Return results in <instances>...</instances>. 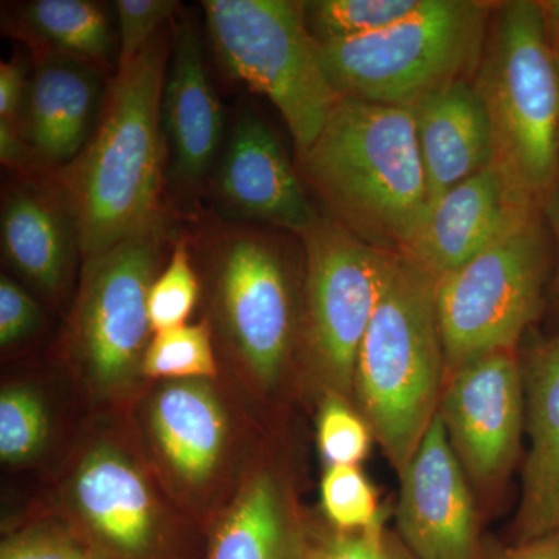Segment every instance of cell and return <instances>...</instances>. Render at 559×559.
<instances>
[{"mask_svg":"<svg viewBox=\"0 0 559 559\" xmlns=\"http://www.w3.org/2000/svg\"><path fill=\"white\" fill-rule=\"evenodd\" d=\"M297 167L329 218L395 255L429 209L412 108L341 97Z\"/></svg>","mask_w":559,"mask_h":559,"instance_id":"cell-1","label":"cell"},{"mask_svg":"<svg viewBox=\"0 0 559 559\" xmlns=\"http://www.w3.org/2000/svg\"><path fill=\"white\" fill-rule=\"evenodd\" d=\"M165 35L117 69L94 138L70 164L61 197L75 221L84 259L159 226Z\"/></svg>","mask_w":559,"mask_h":559,"instance_id":"cell-2","label":"cell"},{"mask_svg":"<svg viewBox=\"0 0 559 559\" xmlns=\"http://www.w3.org/2000/svg\"><path fill=\"white\" fill-rule=\"evenodd\" d=\"M473 86L487 109L491 165L544 210L559 189V80L539 2L496 3Z\"/></svg>","mask_w":559,"mask_h":559,"instance_id":"cell-3","label":"cell"},{"mask_svg":"<svg viewBox=\"0 0 559 559\" xmlns=\"http://www.w3.org/2000/svg\"><path fill=\"white\" fill-rule=\"evenodd\" d=\"M436 288V278L401 259L356 360L360 406L399 474L425 439L443 393Z\"/></svg>","mask_w":559,"mask_h":559,"instance_id":"cell-4","label":"cell"},{"mask_svg":"<svg viewBox=\"0 0 559 559\" xmlns=\"http://www.w3.org/2000/svg\"><path fill=\"white\" fill-rule=\"evenodd\" d=\"M496 3L425 0L399 24L362 38L320 44L341 97L412 108L432 92L473 81Z\"/></svg>","mask_w":559,"mask_h":559,"instance_id":"cell-5","label":"cell"},{"mask_svg":"<svg viewBox=\"0 0 559 559\" xmlns=\"http://www.w3.org/2000/svg\"><path fill=\"white\" fill-rule=\"evenodd\" d=\"M550 240L544 210H532L479 255L437 280L447 371L495 353L514 352L543 308Z\"/></svg>","mask_w":559,"mask_h":559,"instance_id":"cell-6","label":"cell"},{"mask_svg":"<svg viewBox=\"0 0 559 559\" xmlns=\"http://www.w3.org/2000/svg\"><path fill=\"white\" fill-rule=\"evenodd\" d=\"M210 39L230 75L270 98L297 153L319 138L341 95L320 60V44L293 0H205Z\"/></svg>","mask_w":559,"mask_h":559,"instance_id":"cell-7","label":"cell"},{"mask_svg":"<svg viewBox=\"0 0 559 559\" xmlns=\"http://www.w3.org/2000/svg\"><path fill=\"white\" fill-rule=\"evenodd\" d=\"M300 240L312 359L337 392L349 393L360 344L401 257L367 245L323 216Z\"/></svg>","mask_w":559,"mask_h":559,"instance_id":"cell-8","label":"cell"},{"mask_svg":"<svg viewBox=\"0 0 559 559\" xmlns=\"http://www.w3.org/2000/svg\"><path fill=\"white\" fill-rule=\"evenodd\" d=\"M224 329L259 380H277L294 333L293 286L278 241L227 229L209 241Z\"/></svg>","mask_w":559,"mask_h":559,"instance_id":"cell-9","label":"cell"},{"mask_svg":"<svg viewBox=\"0 0 559 559\" xmlns=\"http://www.w3.org/2000/svg\"><path fill=\"white\" fill-rule=\"evenodd\" d=\"M160 242L162 224L86 260L76 340L103 385L124 380L143 352Z\"/></svg>","mask_w":559,"mask_h":559,"instance_id":"cell-10","label":"cell"},{"mask_svg":"<svg viewBox=\"0 0 559 559\" xmlns=\"http://www.w3.org/2000/svg\"><path fill=\"white\" fill-rule=\"evenodd\" d=\"M437 414L471 479L484 485L499 480L516 460L525 426L524 369L514 352L451 371Z\"/></svg>","mask_w":559,"mask_h":559,"instance_id":"cell-11","label":"cell"},{"mask_svg":"<svg viewBox=\"0 0 559 559\" xmlns=\"http://www.w3.org/2000/svg\"><path fill=\"white\" fill-rule=\"evenodd\" d=\"M465 471L439 414L401 477L396 522L415 559H477L479 536Z\"/></svg>","mask_w":559,"mask_h":559,"instance_id":"cell-12","label":"cell"},{"mask_svg":"<svg viewBox=\"0 0 559 559\" xmlns=\"http://www.w3.org/2000/svg\"><path fill=\"white\" fill-rule=\"evenodd\" d=\"M532 210L540 209L518 200L489 165L429 205L401 259L439 280L479 255Z\"/></svg>","mask_w":559,"mask_h":559,"instance_id":"cell-13","label":"cell"},{"mask_svg":"<svg viewBox=\"0 0 559 559\" xmlns=\"http://www.w3.org/2000/svg\"><path fill=\"white\" fill-rule=\"evenodd\" d=\"M218 189L238 215L282 227L299 238L320 219L277 135L252 112H242L235 121Z\"/></svg>","mask_w":559,"mask_h":559,"instance_id":"cell-14","label":"cell"},{"mask_svg":"<svg viewBox=\"0 0 559 559\" xmlns=\"http://www.w3.org/2000/svg\"><path fill=\"white\" fill-rule=\"evenodd\" d=\"M162 119L170 138L176 178L193 186L212 167L224 130L223 108L210 83L201 36L189 17L176 22Z\"/></svg>","mask_w":559,"mask_h":559,"instance_id":"cell-15","label":"cell"},{"mask_svg":"<svg viewBox=\"0 0 559 559\" xmlns=\"http://www.w3.org/2000/svg\"><path fill=\"white\" fill-rule=\"evenodd\" d=\"M524 382L530 451L522 476L518 543L559 530V336L533 349Z\"/></svg>","mask_w":559,"mask_h":559,"instance_id":"cell-16","label":"cell"},{"mask_svg":"<svg viewBox=\"0 0 559 559\" xmlns=\"http://www.w3.org/2000/svg\"><path fill=\"white\" fill-rule=\"evenodd\" d=\"M412 110L430 205L491 165V124L473 81L432 92Z\"/></svg>","mask_w":559,"mask_h":559,"instance_id":"cell-17","label":"cell"},{"mask_svg":"<svg viewBox=\"0 0 559 559\" xmlns=\"http://www.w3.org/2000/svg\"><path fill=\"white\" fill-rule=\"evenodd\" d=\"M97 66L44 53L25 95V140L39 160L73 162L86 148L92 119L100 103Z\"/></svg>","mask_w":559,"mask_h":559,"instance_id":"cell-18","label":"cell"},{"mask_svg":"<svg viewBox=\"0 0 559 559\" xmlns=\"http://www.w3.org/2000/svg\"><path fill=\"white\" fill-rule=\"evenodd\" d=\"M3 255L44 293L58 294L68 278L73 252L80 249L75 221L61 193L16 187L3 201Z\"/></svg>","mask_w":559,"mask_h":559,"instance_id":"cell-19","label":"cell"},{"mask_svg":"<svg viewBox=\"0 0 559 559\" xmlns=\"http://www.w3.org/2000/svg\"><path fill=\"white\" fill-rule=\"evenodd\" d=\"M75 495L81 513L110 546L127 555L148 550L154 509L138 471L116 451L102 448L80 466Z\"/></svg>","mask_w":559,"mask_h":559,"instance_id":"cell-20","label":"cell"},{"mask_svg":"<svg viewBox=\"0 0 559 559\" xmlns=\"http://www.w3.org/2000/svg\"><path fill=\"white\" fill-rule=\"evenodd\" d=\"M153 428L173 469L191 484L212 476L226 440V417L204 382L168 385L153 406Z\"/></svg>","mask_w":559,"mask_h":559,"instance_id":"cell-21","label":"cell"},{"mask_svg":"<svg viewBox=\"0 0 559 559\" xmlns=\"http://www.w3.org/2000/svg\"><path fill=\"white\" fill-rule=\"evenodd\" d=\"M290 540L271 477L250 481L223 521L209 559H288Z\"/></svg>","mask_w":559,"mask_h":559,"instance_id":"cell-22","label":"cell"},{"mask_svg":"<svg viewBox=\"0 0 559 559\" xmlns=\"http://www.w3.org/2000/svg\"><path fill=\"white\" fill-rule=\"evenodd\" d=\"M22 32L44 53L76 58L91 64L108 60L112 32L108 16L90 0H35L21 11Z\"/></svg>","mask_w":559,"mask_h":559,"instance_id":"cell-23","label":"cell"},{"mask_svg":"<svg viewBox=\"0 0 559 559\" xmlns=\"http://www.w3.org/2000/svg\"><path fill=\"white\" fill-rule=\"evenodd\" d=\"M425 0H312L305 20L319 44L373 35L406 20Z\"/></svg>","mask_w":559,"mask_h":559,"instance_id":"cell-24","label":"cell"},{"mask_svg":"<svg viewBox=\"0 0 559 559\" xmlns=\"http://www.w3.org/2000/svg\"><path fill=\"white\" fill-rule=\"evenodd\" d=\"M143 371L165 380H207L216 377L207 322L162 331L143 355Z\"/></svg>","mask_w":559,"mask_h":559,"instance_id":"cell-25","label":"cell"},{"mask_svg":"<svg viewBox=\"0 0 559 559\" xmlns=\"http://www.w3.org/2000/svg\"><path fill=\"white\" fill-rule=\"evenodd\" d=\"M320 496L326 518L342 533L382 530L384 516L377 491L358 466H329L320 485Z\"/></svg>","mask_w":559,"mask_h":559,"instance_id":"cell-26","label":"cell"},{"mask_svg":"<svg viewBox=\"0 0 559 559\" xmlns=\"http://www.w3.org/2000/svg\"><path fill=\"white\" fill-rule=\"evenodd\" d=\"M200 297V283L191 266L186 240L176 242L170 263L154 278L148 296L151 331L162 333L187 325Z\"/></svg>","mask_w":559,"mask_h":559,"instance_id":"cell-27","label":"cell"},{"mask_svg":"<svg viewBox=\"0 0 559 559\" xmlns=\"http://www.w3.org/2000/svg\"><path fill=\"white\" fill-rule=\"evenodd\" d=\"M49 432L46 411L27 389H7L0 395V457L24 462L38 454Z\"/></svg>","mask_w":559,"mask_h":559,"instance_id":"cell-28","label":"cell"},{"mask_svg":"<svg viewBox=\"0 0 559 559\" xmlns=\"http://www.w3.org/2000/svg\"><path fill=\"white\" fill-rule=\"evenodd\" d=\"M371 433L367 419L360 418L341 399L331 396L323 403L318 419V443L329 466H358L369 454Z\"/></svg>","mask_w":559,"mask_h":559,"instance_id":"cell-29","label":"cell"},{"mask_svg":"<svg viewBox=\"0 0 559 559\" xmlns=\"http://www.w3.org/2000/svg\"><path fill=\"white\" fill-rule=\"evenodd\" d=\"M179 10L176 0H117L119 68L130 64L159 35L162 25Z\"/></svg>","mask_w":559,"mask_h":559,"instance_id":"cell-30","label":"cell"},{"mask_svg":"<svg viewBox=\"0 0 559 559\" xmlns=\"http://www.w3.org/2000/svg\"><path fill=\"white\" fill-rule=\"evenodd\" d=\"M301 559H407L377 532L341 533L308 550Z\"/></svg>","mask_w":559,"mask_h":559,"instance_id":"cell-31","label":"cell"},{"mask_svg":"<svg viewBox=\"0 0 559 559\" xmlns=\"http://www.w3.org/2000/svg\"><path fill=\"white\" fill-rule=\"evenodd\" d=\"M39 322L35 300L10 278L0 280V344L9 347L31 334Z\"/></svg>","mask_w":559,"mask_h":559,"instance_id":"cell-32","label":"cell"},{"mask_svg":"<svg viewBox=\"0 0 559 559\" xmlns=\"http://www.w3.org/2000/svg\"><path fill=\"white\" fill-rule=\"evenodd\" d=\"M0 559H100L70 540L44 533H25L2 544Z\"/></svg>","mask_w":559,"mask_h":559,"instance_id":"cell-33","label":"cell"},{"mask_svg":"<svg viewBox=\"0 0 559 559\" xmlns=\"http://www.w3.org/2000/svg\"><path fill=\"white\" fill-rule=\"evenodd\" d=\"M27 70L21 58L2 61L0 64V120L17 121L27 95Z\"/></svg>","mask_w":559,"mask_h":559,"instance_id":"cell-34","label":"cell"},{"mask_svg":"<svg viewBox=\"0 0 559 559\" xmlns=\"http://www.w3.org/2000/svg\"><path fill=\"white\" fill-rule=\"evenodd\" d=\"M22 138L24 134L20 130V124L0 120V159L3 165L14 170L28 168L33 160L39 159L31 143Z\"/></svg>","mask_w":559,"mask_h":559,"instance_id":"cell-35","label":"cell"},{"mask_svg":"<svg viewBox=\"0 0 559 559\" xmlns=\"http://www.w3.org/2000/svg\"><path fill=\"white\" fill-rule=\"evenodd\" d=\"M495 559H559V530L527 543H518L516 547L500 551Z\"/></svg>","mask_w":559,"mask_h":559,"instance_id":"cell-36","label":"cell"},{"mask_svg":"<svg viewBox=\"0 0 559 559\" xmlns=\"http://www.w3.org/2000/svg\"><path fill=\"white\" fill-rule=\"evenodd\" d=\"M544 215H546L551 237H554L555 246H557V274H555L554 294L559 311V189L544 207Z\"/></svg>","mask_w":559,"mask_h":559,"instance_id":"cell-37","label":"cell"},{"mask_svg":"<svg viewBox=\"0 0 559 559\" xmlns=\"http://www.w3.org/2000/svg\"><path fill=\"white\" fill-rule=\"evenodd\" d=\"M549 35L551 49H554L555 61H557L558 80H559V31H547ZM558 143H559V130H558Z\"/></svg>","mask_w":559,"mask_h":559,"instance_id":"cell-38","label":"cell"}]
</instances>
